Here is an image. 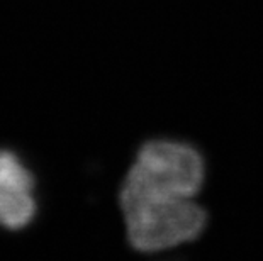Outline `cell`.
Listing matches in <instances>:
<instances>
[{"instance_id":"cell-1","label":"cell","mask_w":263,"mask_h":261,"mask_svg":"<svg viewBox=\"0 0 263 261\" xmlns=\"http://www.w3.org/2000/svg\"><path fill=\"white\" fill-rule=\"evenodd\" d=\"M205 161L189 143L151 139L138 149L119 188V207L131 248L158 253L199 239L207 212L195 202Z\"/></svg>"},{"instance_id":"cell-2","label":"cell","mask_w":263,"mask_h":261,"mask_svg":"<svg viewBox=\"0 0 263 261\" xmlns=\"http://www.w3.org/2000/svg\"><path fill=\"white\" fill-rule=\"evenodd\" d=\"M36 178L17 153L0 149V227L21 231L36 217Z\"/></svg>"}]
</instances>
